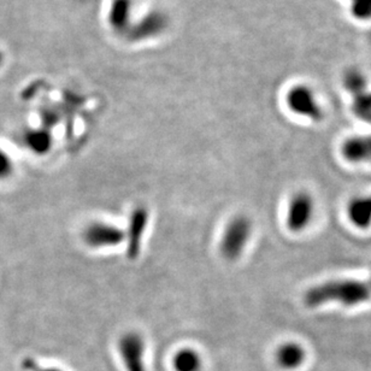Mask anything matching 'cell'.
I'll return each mask as SVG.
<instances>
[{"label": "cell", "mask_w": 371, "mask_h": 371, "mask_svg": "<svg viewBox=\"0 0 371 371\" xmlns=\"http://www.w3.org/2000/svg\"><path fill=\"white\" fill-rule=\"evenodd\" d=\"M349 219L359 229H367L371 224V196L356 198L349 203Z\"/></svg>", "instance_id": "12"}, {"label": "cell", "mask_w": 371, "mask_h": 371, "mask_svg": "<svg viewBox=\"0 0 371 371\" xmlns=\"http://www.w3.org/2000/svg\"><path fill=\"white\" fill-rule=\"evenodd\" d=\"M314 201L310 194L299 192L289 201L287 226L292 232H302L312 219Z\"/></svg>", "instance_id": "9"}, {"label": "cell", "mask_w": 371, "mask_h": 371, "mask_svg": "<svg viewBox=\"0 0 371 371\" xmlns=\"http://www.w3.org/2000/svg\"><path fill=\"white\" fill-rule=\"evenodd\" d=\"M252 233V224L247 217L238 216L228 223L223 232L219 252L227 261H236L244 254Z\"/></svg>", "instance_id": "3"}, {"label": "cell", "mask_w": 371, "mask_h": 371, "mask_svg": "<svg viewBox=\"0 0 371 371\" xmlns=\"http://www.w3.org/2000/svg\"><path fill=\"white\" fill-rule=\"evenodd\" d=\"M134 20V0H110L106 23L115 34L124 38Z\"/></svg>", "instance_id": "6"}, {"label": "cell", "mask_w": 371, "mask_h": 371, "mask_svg": "<svg viewBox=\"0 0 371 371\" xmlns=\"http://www.w3.org/2000/svg\"><path fill=\"white\" fill-rule=\"evenodd\" d=\"M23 141L27 147L36 154H46L52 149V134L46 127L31 128L24 131Z\"/></svg>", "instance_id": "11"}, {"label": "cell", "mask_w": 371, "mask_h": 371, "mask_svg": "<svg viewBox=\"0 0 371 371\" xmlns=\"http://www.w3.org/2000/svg\"><path fill=\"white\" fill-rule=\"evenodd\" d=\"M371 298L370 284L358 279H333L314 286L306 292L304 302L309 307L326 303L337 302L345 306H356Z\"/></svg>", "instance_id": "1"}, {"label": "cell", "mask_w": 371, "mask_h": 371, "mask_svg": "<svg viewBox=\"0 0 371 371\" xmlns=\"http://www.w3.org/2000/svg\"><path fill=\"white\" fill-rule=\"evenodd\" d=\"M370 287H371V286H370Z\"/></svg>", "instance_id": "20"}, {"label": "cell", "mask_w": 371, "mask_h": 371, "mask_svg": "<svg viewBox=\"0 0 371 371\" xmlns=\"http://www.w3.org/2000/svg\"><path fill=\"white\" fill-rule=\"evenodd\" d=\"M149 210L143 205L136 206L131 214L128 229L124 231L126 233L124 242H127V254L131 259H136L139 256L141 241L149 224Z\"/></svg>", "instance_id": "8"}, {"label": "cell", "mask_w": 371, "mask_h": 371, "mask_svg": "<svg viewBox=\"0 0 371 371\" xmlns=\"http://www.w3.org/2000/svg\"><path fill=\"white\" fill-rule=\"evenodd\" d=\"M342 154L349 162L359 163L371 159V136H354L342 145Z\"/></svg>", "instance_id": "10"}, {"label": "cell", "mask_w": 371, "mask_h": 371, "mask_svg": "<svg viewBox=\"0 0 371 371\" xmlns=\"http://www.w3.org/2000/svg\"><path fill=\"white\" fill-rule=\"evenodd\" d=\"M4 64V53L0 51V68Z\"/></svg>", "instance_id": "19"}, {"label": "cell", "mask_w": 371, "mask_h": 371, "mask_svg": "<svg viewBox=\"0 0 371 371\" xmlns=\"http://www.w3.org/2000/svg\"><path fill=\"white\" fill-rule=\"evenodd\" d=\"M13 169V161L10 159L9 154L4 150L0 149V179L9 177Z\"/></svg>", "instance_id": "17"}, {"label": "cell", "mask_w": 371, "mask_h": 371, "mask_svg": "<svg viewBox=\"0 0 371 371\" xmlns=\"http://www.w3.org/2000/svg\"><path fill=\"white\" fill-rule=\"evenodd\" d=\"M354 114L365 122L371 123V93L363 92L354 94Z\"/></svg>", "instance_id": "15"}, {"label": "cell", "mask_w": 371, "mask_h": 371, "mask_svg": "<svg viewBox=\"0 0 371 371\" xmlns=\"http://www.w3.org/2000/svg\"><path fill=\"white\" fill-rule=\"evenodd\" d=\"M175 371H201L203 361L196 349H182L176 352L173 359Z\"/></svg>", "instance_id": "14"}, {"label": "cell", "mask_w": 371, "mask_h": 371, "mask_svg": "<svg viewBox=\"0 0 371 371\" xmlns=\"http://www.w3.org/2000/svg\"><path fill=\"white\" fill-rule=\"evenodd\" d=\"M118 352L126 371H146V345L144 337L139 333L129 332L123 334L118 341Z\"/></svg>", "instance_id": "5"}, {"label": "cell", "mask_w": 371, "mask_h": 371, "mask_svg": "<svg viewBox=\"0 0 371 371\" xmlns=\"http://www.w3.org/2000/svg\"><path fill=\"white\" fill-rule=\"evenodd\" d=\"M286 103L294 114L311 118L314 121H319L322 118V111L316 101L314 93L305 86H296L289 89L286 96Z\"/></svg>", "instance_id": "7"}, {"label": "cell", "mask_w": 371, "mask_h": 371, "mask_svg": "<svg viewBox=\"0 0 371 371\" xmlns=\"http://www.w3.org/2000/svg\"><path fill=\"white\" fill-rule=\"evenodd\" d=\"M305 359V351L296 342H289L279 346L276 351V362L284 369H297Z\"/></svg>", "instance_id": "13"}, {"label": "cell", "mask_w": 371, "mask_h": 371, "mask_svg": "<svg viewBox=\"0 0 371 371\" xmlns=\"http://www.w3.org/2000/svg\"><path fill=\"white\" fill-rule=\"evenodd\" d=\"M170 27V16L162 9H151L143 16L134 20L129 31L123 38L131 44H141L145 41L158 39Z\"/></svg>", "instance_id": "2"}, {"label": "cell", "mask_w": 371, "mask_h": 371, "mask_svg": "<svg viewBox=\"0 0 371 371\" xmlns=\"http://www.w3.org/2000/svg\"><path fill=\"white\" fill-rule=\"evenodd\" d=\"M82 239L91 249H111L126 241V233L111 223L96 221L83 229Z\"/></svg>", "instance_id": "4"}, {"label": "cell", "mask_w": 371, "mask_h": 371, "mask_svg": "<svg viewBox=\"0 0 371 371\" xmlns=\"http://www.w3.org/2000/svg\"><path fill=\"white\" fill-rule=\"evenodd\" d=\"M351 15L359 21L371 20V0H349Z\"/></svg>", "instance_id": "16"}, {"label": "cell", "mask_w": 371, "mask_h": 371, "mask_svg": "<svg viewBox=\"0 0 371 371\" xmlns=\"http://www.w3.org/2000/svg\"><path fill=\"white\" fill-rule=\"evenodd\" d=\"M23 369L26 371H61V369H57V368L41 367L33 358L24 359Z\"/></svg>", "instance_id": "18"}]
</instances>
